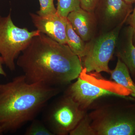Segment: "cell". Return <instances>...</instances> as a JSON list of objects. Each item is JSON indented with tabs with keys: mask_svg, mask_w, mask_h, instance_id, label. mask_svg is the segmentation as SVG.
<instances>
[{
	"mask_svg": "<svg viewBox=\"0 0 135 135\" xmlns=\"http://www.w3.org/2000/svg\"><path fill=\"white\" fill-rule=\"evenodd\" d=\"M17 58V65L30 83L66 85L77 79L83 68L80 59L69 46L41 32L34 36Z\"/></svg>",
	"mask_w": 135,
	"mask_h": 135,
	"instance_id": "obj_1",
	"label": "cell"
},
{
	"mask_svg": "<svg viewBox=\"0 0 135 135\" xmlns=\"http://www.w3.org/2000/svg\"><path fill=\"white\" fill-rule=\"evenodd\" d=\"M92 80L84 78L80 74L75 82L68 88L66 94L70 96L78 104L81 109L86 110L96 99L108 96H118L120 94L111 88L114 83L108 81L106 84H101ZM115 84V83H114Z\"/></svg>",
	"mask_w": 135,
	"mask_h": 135,
	"instance_id": "obj_7",
	"label": "cell"
},
{
	"mask_svg": "<svg viewBox=\"0 0 135 135\" xmlns=\"http://www.w3.org/2000/svg\"><path fill=\"white\" fill-rule=\"evenodd\" d=\"M40 33L38 30L29 31L26 28L17 26L12 22L11 13L6 17L0 15V56L10 71L15 70V60L34 36Z\"/></svg>",
	"mask_w": 135,
	"mask_h": 135,
	"instance_id": "obj_4",
	"label": "cell"
},
{
	"mask_svg": "<svg viewBox=\"0 0 135 135\" xmlns=\"http://www.w3.org/2000/svg\"><path fill=\"white\" fill-rule=\"evenodd\" d=\"M96 135H135V105H106L88 114Z\"/></svg>",
	"mask_w": 135,
	"mask_h": 135,
	"instance_id": "obj_3",
	"label": "cell"
},
{
	"mask_svg": "<svg viewBox=\"0 0 135 135\" xmlns=\"http://www.w3.org/2000/svg\"><path fill=\"white\" fill-rule=\"evenodd\" d=\"M129 26L133 27L134 31V36H135V5L132 14L128 17L127 20Z\"/></svg>",
	"mask_w": 135,
	"mask_h": 135,
	"instance_id": "obj_19",
	"label": "cell"
},
{
	"mask_svg": "<svg viewBox=\"0 0 135 135\" xmlns=\"http://www.w3.org/2000/svg\"><path fill=\"white\" fill-rule=\"evenodd\" d=\"M110 74L115 83L126 89L135 98V84L131 77L127 67L118 58L116 67L111 70Z\"/></svg>",
	"mask_w": 135,
	"mask_h": 135,
	"instance_id": "obj_12",
	"label": "cell"
},
{
	"mask_svg": "<svg viewBox=\"0 0 135 135\" xmlns=\"http://www.w3.org/2000/svg\"><path fill=\"white\" fill-rule=\"evenodd\" d=\"M66 41L70 49L81 59L85 55L86 43L75 32L68 21L66 27Z\"/></svg>",
	"mask_w": 135,
	"mask_h": 135,
	"instance_id": "obj_13",
	"label": "cell"
},
{
	"mask_svg": "<svg viewBox=\"0 0 135 135\" xmlns=\"http://www.w3.org/2000/svg\"><path fill=\"white\" fill-rule=\"evenodd\" d=\"M125 2L129 5H131L134 3L135 0H123Z\"/></svg>",
	"mask_w": 135,
	"mask_h": 135,
	"instance_id": "obj_21",
	"label": "cell"
},
{
	"mask_svg": "<svg viewBox=\"0 0 135 135\" xmlns=\"http://www.w3.org/2000/svg\"><path fill=\"white\" fill-rule=\"evenodd\" d=\"M30 15L37 30L58 43L66 44L67 17L57 12L44 17L33 13H30Z\"/></svg>",
	"mask_w": 135,
	"mask_h": 135,
	"instance_id": "obj_8",
	"label": "cell"
},
{
	"mask_svg": "<svg viewBox=\"0 0 135 135\" xmlns=\"http://www.w3.org/2000/svg\"><path fill=\"white\" fill-rule=\"evenodd\" d=\"M25 135H54L47 125H45L40 121L34 119L27 129Z\"/></svg>",
	"mask_w": 135,
	"mask_h": 135,
	"instance_id": "obj_16",
	"label": "cell"
},
{
	"mask_svg": "<svg viewBox=\"0 0 135 135\" xmlns=\"http://www.w3.org/2000/svg\"><path fill=\"white\" fill-rule=\"evenodd\" d=\"M80 7L90 12H93L95 9L99 0H79Z\"/></svg>",
	"mask_w": 135,
	"mask_h": 135,
	"instance_id": "obj_18",
	"label": "cell"
},
{
	"mask_svg": "<svg viewBox=\"0 0 135 135\" xmlns=\"http://www.w3.org/2000/svg\"><path fill=\"white\" fill-rule=\"evenodd\" d=\"M86 114V110L65 94L52 105L46 115V121L54 135H67Z\"/></svg>",
	"mask_w": 135,
	"mask_h": 135,
	"instance_id": "obj_6",
	"label": "cell"
},
{
	"mask_svg": "<svg viewBox=\"0 0 135 135\" xmlns=\"http://www.w3.org/2000/svg\"><path fill=\"white\" fill-rule=\"evenodd\" d=\"M40 5V10L37 12V15L44 17L57 12V9L55 7L54 0H39Z\"/></svg>",
	"mask_w": 135,
	"mask_h": 135,
	"instance_id": "obj_17",
	"label": "cell"
},
{
	"mask_svg": "<svg viewBox=\"0 0 135 135\" xmlns=\"http://www.w3.org/2000/svg\"><path fill=\"white\" fill-rule=\"evenodd\" d=\"M70 135H96L91 125V121L88 114L80 121L76 127L70 133Z\"/></svg>",
	"mask_w": 135,
	"mask_h": 135,
	"instance_id": "obj_14",
	"label": "cell"
},
{
	"mask_svg": "<svg viewBox=\"0 0 135 135\" xmlns=\"http://www.w3.org/2000/svg\"><path fill=\"white\" fill-rule=\"evenodd\" d=\"M57 13L62 16L67 17L74 11L80 8L79 0H57Z\"/></svg>",
	"mask_w": 135,
	"mask_h": 135,
	"instance_id": "obj_15",
	"label": "cell"
},
{
	"mask_svg": "<svg viewBox=\"0 0 135 135\" xmlns=\"http://www.w3.org/2000/svg\"><path fill=\"white\" fill-rule=\"evenodd\" d=\"M73 29L84 42L93 38L96 21L93 12L80 8L70 12L67 17Z\"/></svg>",
	"mask_w": 135,
	"mask_h": 135,
	"instance_id": "obj_10",
	"label": "cell"
},
{
	"mask_svg": "<svg viewBox=\"0 0 135 135\" xmlns=\"http://www.w3.org/2000/svg\"><path fill=\"white\" fill-rule=\"evenodd\" d=\"M3 132H4V131L3 128L1 126H0V135L2 134Z\"/></svg>",
	"mask_w": 135,
	"mask_h": 135,
	"instance_id": "obj_22",
	"label": "cell"
},
{
	"mask_svg": "<svg viewBox=\"0 0 135 135\" xmlns=\"http://www.w3.org/2000/svg\"><path fill=\"white\" fill-rule=\"evenodd\" d=\"M60 91L58 87L29 83L24 75L5 84L0 83V126L4 132L15 131L33 120Z\"/></svg>",
	"mask_w": 135,
	"mask_h": 135,
	"instance_id": "obj_2",
	"label": "cell"
},
{
	"mask_svg": "<svg viewBox=\"0 0 135 135\" xmlns=\"http://www.w3.org/2000/svg\"><path fill=\"white\" fill-rule=\"evenodd\" d=\"M126 21H123L110 31L92 38L86 44L82 65L87 73L104 72L110 74L109 66L116 48L119 34Z\"/></svg>",
	"mask_w": 135,
	"mask_h": 135,
	"instance_id": "obj_5",
	"label": "cell"
},
{
	"mask_svg": "<svg viewBox=\"0 0 135 135\" xmlns=\"http://www.w3.org/2000/svg\"><path fill=\"white\" fill-rule=\"evenodd\" d=\"M120 43L118 45L116 54L118 58L127 67L129 72L135 77V46L133 44L134 31L130 26L124 32Z\"/></svg>",
	"mask_w": 135,
	"mask_h": 135,
	"instance_id": "obj_11",
	"label": "cell"
},
{
	"mask_svg": "<svg viewBox=\"0 0 135 135\" xmlns=\"http://www.w3.org/2000/svg\"><path fill=\"white\" fill-rule=\"evenodd\" d=\"M4 64V61L2 57L1 56H0V75H3L4 77L7 76V74L5 72L2 65Z\"/></svg>",
	"mask_w": 135,
	"mask_h": 135,
	"instance_id": "obj_20",
	"label": "cell"
},
{
	"mask_svg": "<svg viewBox=\"0 0 135 135\" xmlns=\"http://www.w3.org/2000/svg\"><path fill=\"white\" fill-rule=\"evenodd\" d=\"M97 7L102 22L114 27L127 21L133 11L132 5L123 0H99Z\"/></svg>",
	"mask_w": 135,
	"mask_h": 135,
	"instance_id": "obj_9",
	"label": "cell"
}]
</instances>
